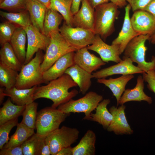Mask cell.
<instances>
[{
  "label": "cell",
  "instance_id": "1",
  "mask_svg": "<svg viewBox=\"0 0 155 155\" xmlns=\"http://www.w3.org/2000/svg\"><path fill=\"white\" fill-rule=\"evenodd\" d=\"M78 86L68 75L65 73L58 78L50 81L45 85L37 87L34 95V100L41 98L51 100V107L56 108L60 105L67 102L78 93V91L69 89Z\"/></svg>",
  "mask_w": 155,
  "mask_h": 155
},
{
  "label": "cell",
  "instance_id": "2",
  "mask_svg": "<svg viewBox=\"0 0 155 155\" xmlns=\"http://www.w3.org/2000/svg\"><path fill=\"white\" fill-rule=\"evenodd\" d=\"M119 7L110 2L103 3L95 8L94 31L104 41L114 31V23L118 17Z\"/></svg>",
  "mask_w": 155,
  "mask_h": 155
},
{
  "label": "cell",
  "instance_id": "3",
  "mask_svg": "<svg viewBox=\"0 0 155 155\" xmlns=\"http://www.w3.org/2000/svg\"><path fill=\"white\" fill-rule=\"evenodd\" d=\"M44 55L42 51H39L33 58L22 65L17 77L16 88H29L45 83L41 68Z\"/></svg>",
  "mask_w": 155,
  "mask_h": 155
},
{
  "label": "cell",
  "instance_id": "4",
  "mask_svg": "<svg viewBox=\"0 0 155 155\" xmlns=\"http://www.w3.org/2000/svg\"><path fill=\"white\" fill-rule=\"evenodd\" d=\"M148 35H140L133 38L127 44L123 52V59L129 58L133 62L144 72L155 71V57L152 56L151 61H146L145 55L147 47L146 41L149 40Z\"/></svg>",
  "mask_w": 155,
  "mask_h": 155
},
{
  "label": "cell",
  "instance_id": "5",
  "mask_svg": "<svg viewBox=\"0 0 155 155\" xmlns=\"http://www.w3.org/2000/svg\"><path fill=\"white\" fill-rule=\"evenodd\" d=\"M49 37L50 42L41 64V69L43 73L50 68L63 55L77 50L68 42L59 31L51 32Z\"/></svg>",
  "mask_w": 155,
  "mask_h": 155
},
{
  "label": "cell",
  "instance_id": "6",
  "mask_svg": "<svg viewBox=\"0 0 155 155\" xmlns=\"http://www.w3.org/2000/svg\"><path fill=\"white\" fill-rule=\"evenodd\" d=\"M70 113H63L51 106L46 107L38 112L36 123V133L46 137L49 134L59 128Z\"/></svg>",
  "mask_w": 155,
  "mask_h": 155
},
{
  "label": "cell",
  "instance_id": "7",
  "mask_svg": "<svg viewBox=\"0 0 155 155\" xmlns=\"http://www.w3.org/2000/svg\"><path fill=\"white\" fill-rule=\"evenodd\" d=\"M103 99L102 96L93 91H90L82 98L76 100L72 99L62 104L57 109L65 113H83L85 116L83 119L90 120L91 114L95 110Z\"/></svg>",
  "mask_w": 155,
  "mask_h": 155
},
{
  "label": "cell",
  "instance_id": "8",
  "mask_svg": "<svg viewBox=\"0 0 155 155\" xmlns=\"http://www.w3.org/2000/svg\"><path fill=\"white\" fill-rule=\"evenodd\" d=\"M79 134L77 129L63 126L49 134L45 140L49 145L51 155H56L63 148L71 146L76 142Z\"/></svg>",
  "mask_w": 155,
  "mask_h": 155
},
{
  "label": "cell",
  "instance_id": "9",
  "mask_svg": "<svg viewBox=\"0 0 155 155\" xmlns=\"http://www.w3.org/2000/svg\"><path fill=\"white\" fill-rule=\"evenodd\" d=\"M59 32L68 42L77 50L91 44L96 35L92 30L69 26L65 22L59 28Z\"/></svg>",
  "mask_w": 155,
  "mask_h": 155
},
{
  "label": "cell",
  "instance_id": "10",
  "mask_svg": "<svg viewBox=\"0 0 155 155\" xmlns=\"http://www.w3.org/2000/svg\"><path fill=\"white\" fill-rule=\"evenodd\" d=\"M24 28L26 33L27 41L25 64L28 63L34 54L39 51H46L50 38L38 30L32 24Z\"/></svg>",
  "mask_w": 155,
  "mask_h": 155
},
{
  "label": "cell",
  "instance_id": "11",
  "mask_svg": "<svg viewBox=\"0 0 155 155\" xmlns=\"http://www.w3.org/2000/svg\"><path fill=\"white\" fill-rule=\"evenodd\" d=\"M86 47L88 50L98 54L102 60L105 63L111 61L118 63L122 60L119 56V46L106 44L98 35L96 34L92 44Z\"/></svg>",
  "mask_w": 155,
  "mask_h": 155
},
{
  "label": "cell",
  "instance_id": "12",
  "mask_svg": "<svg viewBox=\"0 0 155 155\" xmlns=\"http://www.w3.org/2000/svg\"><path fill=\"white\" fill-rule=\"evenodd\" d=\"M130 20L134 30L139 35L150 36L155 33V18L149 12L144 10L136 11Z\"/></svg>",
  "mask_w": 155,
  "mask_h": 155
},
{
  "label": "cell",
  "instance_id": "13",
  "mask_svg": "<svg viewBox=\"0 0 155 155\" xmlns=\"http://www.w3.org/2000/svg\"><path fill=\"white\" fill-rule=\"evenodd\" d=\"M117 64L102 69L94 72L92 75L93 78L101 79L115 74L122 75L142 74L144 72L137 66L133 64V62L129 58H125Z\"/></svg>",
  "mask_w": 155,
  "mask_h": 155
},
{
  "label": "cell",
  "instance_id": "14",
  "mask_svg": "<svg viewBox=\"0 0 155 155\" xmlns=\"http://www.w3.org/2000/svg\"><path fill=\"white\" fill-rule=\"evenodd\" d=\"M88 50L86 47L77 50L75 53L74 61L75 64L91 74L105 65L106 63Z\"/></svg>",
  "mask_w": 155,
  "mask_h": 155
},
{
  "label": "cell",
  "instance_id": "15",
  "mask_svg": "<svg viewBox=\"0 0 155 155\" xmlns=\"http://www.w3.org/2000/svg\"><path fill=\"white\" fill-rule=\"evenodd\" d=\"M125 106L121 105L118 108L111 106L109 111L113 116L112 120L107 129L110 132H113L119 134H131L133 131L128 123L125 115Z\"/></svg>",
  "mask_w": 155,
  "mask_h": 155
},
{
  "label": "cell",
  "instance_id": "16",
  "mask_svg": "<svg viewBox=\"0 0 155 155\" xmlns=\"http://www.w3.org/2000/svg\"><path fill=\"white\" fill-rule=\"evenodd\" d=\"M81 3L80 8L73 16V27L94 31L95 9L91 6L87 0H82Z\"/></svg>",
  "mask_w": 155,
  "mask_h": 155
},
{
  "label": "cell",
  "instance_id": "17",
  "mask_svg": "<svg viewBox=\"0 0 155 155\" xmlns=\"http://www.w3.org/2000/svg\"><path fill=\"white\" fill-rule=\"evenodd\" d=\"M75 52H70L63 55L43 73V76L45 83H49L61 76L65 74L68 68L75 64Z\"/></svg>",
  "mask_w": 155,
  "mask_h": 155
},
{
  "label": "cell",
  "instance_id": "18",
  "mask_svg": "<svg viewBox=\"0 0 155 155\" xmlns=\"http://www.w3.org/2000/svg\"><path fill=\"white\" fill-rule=\"evenodd\" d=\"M131 9L129 4L125 7V15L122 28L117 37L111 44L119 46L120 55L123 52L128 43L134 37L139 35L134 30L131 22L129 12Z\"/></svg>",
  "mask_w": 155,
  "mask_h": 155
},
{
  "label": "cell",
  "instance_id": "19",
  "mask_svg": "<svg viewBox=\"0 0 155 155\" xmlns=\"http://www.w3.org/2000/svg\"><path fill=\"white\" fill-rule=\"evenodd\" d=\"M144 80L141 75L137 78V84L132 89H127L124 92L119 102V104H124L125 103L131 101H145L149 104L152 103V98L147 95L144 92Z\"/></svg>",
  "mask_w": 155,
  "mask_h": 155
},
{
  "label": "cell",
  "instance_id": "20",
  "mask_svg": "<svg viewBox=\"0 0 155 155\" xmlns=\"http://www.w3.org/2000/svg\"><path fill=\"white\" fill-rule=\"evenodd\" d=\"M65 73L69 75L79 88V92L85 94L92 85V74L85 71L78 65L74 64L65 71Z\"/></svg>",
  "mask_w": 155,
  "mask_h": 155
},
{
  "label": "cell",
  "instance_id": "21",
  "mask_svg": "<svg viewBox=\"0 0 155 155\" xmlns=\"http://www.w3.org/2000/svg\"><path fill=\"white\" fill-rule=\"evenodd\" d=\"M45 5L36 0H26V9L33 26L43 33L44 18L46 9Z\"/></svg>",
  "mask_w": 155,
  "mask_h": 155
},
{
  "label": "cell",
  "instance_id": "22",
  "mask_svg": "<svg viewBox=\"0 0 155 155\" xmlns=\"http://www.w3.org/2000/svg\"><path fill=\"white\" fill-rule=\"evenodd\" d=\"M134 77L133 74L122 75L118 78L98 79L97 82L103 84L111 90L117 101V106L127 83Z\"/></svg>",
  "mask_w": 155,
  "mask_h": 155
},
{
  "label": "cell",
  "instance_id": "23",
  "mask_svg": "<svg viewBox=\"0 0 155 155\" xmlns=\"http://www.w3.org/2000/svg\"><path fill=\"white\" fill-rule=\"evenodd\" d=\"M38 86L26 89H18L15 87L9 89H5L6 96L9 97L12 101L19 106L26 105L34 102V95Z\"/></svg>",
  "mask_w": 155,
  "mask_h": 155
},
{
  "label": "cell",
  "instance_id": "24",
  "mask_svg": "<svg viewBox=\"0 0 155 155\" xmlns=\"http://www.w3.org/2000/svg\"><path fill=\"white\" fill-rule=\"evenodd\" d=\"M27 36L24 29L18 26L9 42L18 59L23 65L26 59Z\"/></svg>",
  "mask_w": 155,
  "mask_h": 155
},
{
  "label": "cell",
  "instance_id": "25",
  "mask_svg": "<svg viewBox=\"0 0 155 155\" xmlns=\"http://www.w3.org/2000/svg\"><path fill=\"white\" fill-rule=\"evenodd\" d=\"M96 135L92 130H88L78 144L73 147V155H94Z\"/></svg>",
  "mask_w": 155,
  "mask_h": 155
},
{
  "label": "cell",
  "instance_id": "26",
  "mask_svg": "<svg viewBox=\"0 0 155 155\" xmlns=\"http://www.w3.org/2000/svg\"><path fill=\"white\" fill-rule=\"evenodd\" d=\"M110 102L109 99L103 100L96 108L95 113L91 114L90 120L98 123L105 129L108 128L113 119L112 115L107 108Z\"/></svg>",
  "mask_w": 155,
  "mask_h": 155
},
{
  "label": "cell",
  "instance_id": "27",
  "mask_svg": "<svg viewBox=\"0 0 155 155\" xmlns=\"http://www.w3.org/2000/svg\"><path fill=\"white\" fill-rule=\"evenodd\" d=\"M26 105H15L8 98L0 109V125L22 115Z\"/></svg>",
  "mask_w": 155,
  "mask_h": 155
},
{
  "label": "cell",
  "instance_id": "28",
  "mask_svg": "<svg viewBox=\"0 0 155 155\" xmlns=\"http://www.w3.org/2000/svg\"><path fill=\"white\" fill-rule=\"evenodd\" d=\"M63 19V16L58 12L47 8L44 21L43 34L49 37L51 32L59 31V26Z\"/></svg>",
  "mask_w": 155,
  "mask_h": 155
},
{
  "label": "cell",
  "instance_id": "29",
  "mask_svg": "<svg viewBox=\"0 0 155 155\" xmlns=\"http://www.w3.org/2000/svg\"><path fill=\"white\" fill-rule=\"evenodd\" d=\"M16 131L3 148H8L21 146L35 133L34 129H30L21 122L18 123Z\"/></svg>",
  "mask_w": 155,
  "mask_h": 155
},
{
  "label": "cell",
  "instance_id": "30",
  "mask_svg": "<svg viewBox=\"0 0 155 155\" xmlns=\"http://www.w3.org/2000/svg\"><path fill=\"white\" fill-rule=\"evenodd\" d=\"M0 60V61L18 72L20 71L23 65L18 59L9 42L1 46Z\"/></svg>",
  "mask_w": 155,
  "mask_h": 155
},
{
  "label": "cell",
  "instance_id": "31",
  "mask_svg": "<svg viewBox=\"0 0 155 155\" xmlns=\"http://www.w3.org/2000/svg\"><path fill=\"white\" fill-rule=\"evenodd\" d=\"M73 0H50V8L55 10L63 16L68 26L73 27V15L71 11Z\"/></svg>",
  "mask_w": 155,
  "mask_h": 155
},
{
  "label": "cell",
  "instance_id": "32",
  "mask_svg": "<svg viewBox=\"0 0 155 155\" xmlns=\"http://www.w3.org/2000/svg\"><path fill=\"white\" fill-rule=\"evenodd\" d=\"M18 72L0 61V85L6 89L15 87Z\"/></svg>",
  "mask_w": 155,
  "mask_h": 155
},
{
  "label": "cell",
  "instance_id": "33",
  "mask_svg": "<svg viewBox=\"0 0 155 155\" xmlns=\"http://www.w3.org/2000/svg\"><path fill=\"white\" fill-rule=\"evenodd\" d=\"M0 15L9 22L24 28L32 24L27 10L18 12H7L1 10Z\"/></svg>",
  "mask_w": 155,
  "mask_h": 155
},
{
  "label": "cell",
  "instance_id": "34",
  "mask_svg": "<svg viewBox=\"0 0 155 155\" xmlns=\"http://www.w3.org/2000/svg\"><path fill=\"white\" fill-rule=\"evenodd\" d=\"M46 137L34 133L21 145L23 155H40L42 142Z\"/></svg>",
  "mask_w": 155,
  "mask_h": 155
},
{
  "label": "cell",
  "instance_id": "35",
  "mask_svg": "<svg viewBox=\"0 0 155 155\" xmlns=\"http://www.w3.org/2000/svg\"><path fill=\"white\" fill-rule=\"evenodd\" d=\"M38 105L34 102L26 105L22 115L23 118L21 122L31 129L36 128Z\"/></svg>",
  "mask_w": 155,
  "mask_h": 155
},
{
  "label": "cell",
  "instance_id": "36",
  "mask_svg": "<svg viewBox=\"0 0 155 155\" xmlns=\"http://www.w3.org/2000/svg\"><path fill=\"white\" fill-rule=\"evenodd\" d=\"M17 26L16 25L7 21L0 24V44L2 46L9 42Z\"/></svg>",
  "mask_w": 155,
  "mask_h": 155
},
{
  "label": "cell",
  "instance_id": "37",
  "mask_svg": "<svg viewBox=\"0 0 155 155\" xmlns=\"http://www.w3.org/2000/svg\"><path fill=\"white\" fill-rule=\"evenodd\" d=\"M0 8L11 12L26 10V0H4L0 3Z\"/></svg>",
  "mask_w": 155,
  "mask_h": 155
},
{
  "label": "cell",
  "instance_id": "38",
  "mask_svg": "<svg viewBox=\"0 0 155 155\" xmlns=\"http://www.w3.org/2000/svg\"><path fill=\"white\" fill-rule=\"evenodd\" d=\"M18 123V118L9 121L0 125V149L9 141V133L13 127L17 126Z\"/></svg>",
  "mask_w": 155,
  "mask_h": 155
},
{
  "label": "cell",
  "instance_id": "39",
  "mask_svg": "<svg viewBox=\"0 0 155 155\" xmlns=\"http://www.w3.org/2000/svg\"><path fill=\"white\" fill-rule=\"evenodd\" d=\"M142 74L144 81L147 83V87L155 94V71L144 72Z\"/></svg>",
  "mask_w": 155,
  "mask_h": 155
},
{
  "label": "cell",
  "instance_id": "40",
  "mask_svg": "<svg viewBox=\"0 0 155 155\" xmlns=\"http://www.w3.org/2000/svg\"><path fill=\"white\" fill-rule=\"evenodd\" d=\"M131 6L133 12L143 10L151 0H126Z\"/></svg>",
  "mask_w": 155,
  "mask_h": 155
},
{
  "label": "cell",
  "instance_id": "41",
  "mask_svg": "<svg viewBox=\"0 0 155 155\" xmlns=\"http://www.w3.org/2000/svg\"><path fill=\"white\" fill-rule=\"evenodd\" d=\"M0 155H23L21 146L8 148H2L0 151Z\"/></svg>",
  "mask_w": 155,
  "mask_h": 155
},
{
  "label": "cell",
  "instance_id": "42",
  "mask_svg": "<svg viewBox=\"0 0 155 155\" xmlns=\"http://www.w3.org/2000/svg\"><path fill=\"white\" fill-rule=\"evenodd\" d=\"M45 138L44 139L42 142L40 155H50L51 154L49 145L46 142Z\"/></svg>",
  "mask_w": 155,
  "mask_h": 155
},
{
  "label": "cell",
  "instance_id": "43",
  "mask_svg": "<svg viewBox=\"0 0 155 155\" xmlns=\"http://www.w3.org/2000/svg\"><path fill=\"white\" fill-rule=\"evenodd\" d=\"M143 10L149 12L155 18V0H151Z\"/></svg>",
  "mask_w": 155,
  "mask_h": 155
},
{
  "label": "cell",
  "instance_id": "44",
  "mask_svg": "<svg viewBox=\"0 0 155 155\" xmlns=\"http://www.w3.org/2000/svg\"><path fill=\"white\" fill-rule=\"evenodd\" d=\"M56 155H73V147L71 146L64 148L60 150Z\"/></svg>",
  "mask_w": 155,
  "mask_h": 155
},
{
  "label": "cell",
  "instance_id": "45",
  "mask_svg": "<svg viewBox=\"0 0 155 155\" xmlns=\"http://www.w3.org/2000/svg\"><path fill=\"white\" fill-rule=\"evenodd\" d=\"M81 1L82 0H73L71 7V11L73 15L75 14L79 10Z\"/></svg>",
  "mask_w": 155,
  "mask_h": 155
},
{
  "label": "cell",
  "instance_id": "46",
  "mask_svg": "<svg viewBox=\"0 0 155 155\" xmlns=\"http://www.w3.org/2000/svg\"><path fill=\"white\" fill-rule=\"evenodd\" d=\"M91 6L95 9L98 5L108 2V0H87Z\"/></svg>",
  "mask_w": 155,
  "mask_h": 155
},
{
  "label": "cell",
  "instance_id": "47",
  "mask_svg": "<svg viewBox=\"0 0 155 155\" xmlns=\"http://www.w3.org/2000/svg\"><path fill=\"white\" fill-rule=\"evenodd\" d=\"M119 7L122 8L126 6L127 2L126 0H108Z\"/></svg>",
  "mask_w": 155,
  "mask_h": 155
},
{
  "label": "cell",
  "instance_id": "48",
  "mask_svg": "<svg viewBox=\"0 0 155 155\" xmlns=\"http://www.w3.org/2000/svg\"><path fill=\"white\" fill-rule=\"evenodd\" d=\"M5 88L1 87L0 88V104L1 105L3 102L4 98L6 96L4 92Z\"/></svg>",
  "mask_w": 155,
  "mask_h": 155
},
{
  "label": "cell",
  "instance_id": "49",
  "mask_svg": "<svg viewBox=\"0 0 155 155\" xmlns=\"http://www.w3.org/2000/svg\"><path fill=\"white\" fill-rule=\"evenodd\" d=\"M45 5L47 8H50V0H36Z\"/></svg>",
  "mask_w": 155,
  "mask_h": 155
},
{
  "label": "cell",
  "instance_id": "50",
  "mask_svg": "<svg viewBox=\"0 0 155 155\" xmlns=\"http://www.w3.org/2000/svg\"><path fill=\"white\" fill-rule=\"evenodd\" d=\"M148 40L152 44H155V33L150 36Z\"/></svg>",
  "mask_w": 155,
  "mask_h": 155
},
{
  "label": "cell",
  "instance_id": "51",
  "mask_svg": "<svg viewBox=\"0 0 155 155\" xmlns=\"http://www.w3.org/2000/svg\"><path fill=\"white\" fill-rule=\"evenodd\" d=\"M4 0H0V3H1Z\"/></svg>",
  "mask_w": 155,
  "mask_h": 155
}]
</instances>
